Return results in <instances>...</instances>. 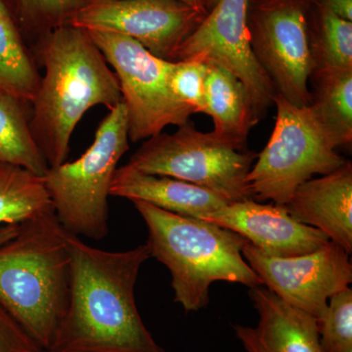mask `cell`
<instances>
[{"label": "cell", "instance_id": "obj_22", "mask_svg": "<svg viewBox=\"0 0 352 352\" xmlns=\"http://www.w3.org/2000/svg\"><path fill=\"white\" fill-rule=\"evenodd\" d=\"M314 6V27H309L314 72L352 69V22Z\"/></svg>", "mask_w": 352, "mask_h": 352}, {"label": "cell", "instance_id": "obj_23", "mask_svg": "<svg viewBox=\"0 0 352 352\" xmlns=\"http://www.w3.org/2000/svg\"><path fill=\"white\" fill-rule=\"evenodd\" d=\"M92 0H13L14 13L25 41L71 24Z\"/></svg>", "mask_w": 352, "mask_h": 352}, {"label": "cell", "instance_id": "obj_1", "mask_svg": "<svg viewBox=\"0 0 352 352\" xmlns=\"http://www.w3.org/2000/svg\"><path fill=\"white\" fill-rule=\"evenodd\" d=\"M71 258L68 307L48 352H166L139 314L135 285L147 244L110 252L67 232Z\"/></svg>", "mask_w": 352, "mask_h": 352}, {"label": "cell", "instance_id": "obj_14", "mask_svg": "<svg viewBox=\"0 0 352 352\" xmlns=\"http://www.w3.org/2000/svg\"><path fill=\"white\" fill-rule=\"evenodd\" d=\"M249 296L258 314V326H233L245 352H324L314 316L285 302L266 287L250 288Z\"/></svg>", "mask_w": 352, "mask_h": 352}, {"label": "cell", "instance_id": "obj_6", "mask_svg": "<svg viewBox=\"0 0 352 352\" xmlns=\"http://www.w3.org/2000/svg\"><path fill=\"white\" fill-rule=\"evenodd\" d=\"M274 105V129L247 182L252 200L286 205L300 184L314 175L332 173L346 160L336 151L310 106L298 107L280 94Z\"/></svg>", "mask_w": 352, "mask_h": 352}, {"label": "cell", "instance_id": "obj_7", "mask_svg": "<svg viewBox=\"0 0 352 352\" xmlns=\"http://www.w3.org/2000/svg\"><path fill=\"white\" fill-rule=\"evenodd\" d=\"M256 157L212 131H198L188 120L175 133L162 132L145 140L129 164L148 175L191 183L235 203L252 199L247 177Z\"/></svg>", "mask_w": 352, "mask_h": 352}, {"label": "cell", "instance_id": "obj_32", "mask_svg": "<svg viewBox=\"0 0 352 352\" xmlns=\"http://www.w3.org/2000/svg\"><path fill=\"white\" fill-rule=\"evenodd\" d=\"M259 1H278V0H259ZM296 1L308 2V3H310L311 0H296Z\"/></svg>", "mask_w": 352, "mask_h": 352}, {"label": "cell", "instance_id": "obj_27", "mask_svg": "<svg viewBox=\"0 0 352 352\" xmlns=\"http://www.w3.org/2000/svg\"><path fill=\"white\" fill-rule=\"evenodd\" d=\"M310 3L324 7L338 17L352 22V0H311Z\"/></svg>", "mask_w": 352, "mask_h": 352}, {"label": "cell", "instance_id": "obj_20", "mask_svg": "<svg viewBox=\"0 0 352 352\" xmlns=\"http://www.w3.org/2000/svg\"><path fill=\"white\" fill-rule=\"evenodd\" d=\"M32 103L0 95V164L44 176L48 166L32 135Z\"/></svg>", "mask_w": 352, "mask_h": 352}, {"label": "cell", "instance_id": "obj_16", "mask_svg": "<svg viewBox=\"0 0 352 352\" xmlns=\"http://www.w3.org/2000/svg\"><path fill=\"white\" fill-rule=\"evenodd\" d=\"M110 196L147 201L168 212L196 219L230 204L210 190L168 176L148 175L129 164L116 170Z\"/></svg>", "mask_w": 352, "mask_h": 352}, {"label": "cell", "instance_id": "obj_19", "mask_svg": "<svg viewBox=\"0 0 352 352\" xmlns=\"http://www.w3.org/2000/svg\"><path fill=\"white\" fill-rule=\"evenodd\" d=\"M310 107L336 147L352 141V69L314 72Z\"/></svg>", "mask_w": 352, "mask_h": 352}, {"label": "cell", "instance_id": "obj_10", "mask_svg": "<svg viewBox=\"0 0 352 352\" xmlns=\"http://www.w3.org/2000/svg\"><path fill=\"white\" fill-rule=\"evenodd\" d=\"M251 0H219L185 39L175 62L201 58L219 65L245 85L258 120L274 105L277 91L251 45L248 12Z\"/></svg>", "mask_w": 352, "mask_h": 352}, {"label": "cell", "instance_id": "obj_26", "mask_svg": "<svg viewBox=\"0 0 352 352\" xmlns=\"http://www.w3.org/2000/svg\"><path fill=\"white\" fill-rule=\"evenodd\" d=\"M41 347L0 305V352H36Z\"/></svg>", "mask_w": 352, "mask_h": 352}, {"label": "cell", "instance_id": "obj_3", "mask_svg": "<svg viewBox=\"0 0 352 352\" xmlns=\"http://www.w3.org/2000/svg\"><path fill=\"white\" fill-rule=\"evenodd\" d=\"M67 231L54 210L19 224L0 245V305L41 349H48L68 307Z\"/></svg>", "mask_w": 352, "mask_h": 352}, {"label": "cell", "instance_id": "obj_5", "mask_svg": "<svg viewBox=\"0 0 352 352\" xmlns=\"http://www.w3.org/2000/svg\"><path fill=\"white\" fill-rule=\"evenodd\" d=\"M129 149L126 111L122 102L102 120L94 143L82 156L48 168L44 183L67 232L92 240L107 236L111 185Z\"/></svg>", "mask_w": 352, "mask_h": 352}, {"label": "cell", "instance_id": "obj_15", "mask_svg": "<svg viewBox=\"0 0 352 352\" xmlns=\"http://www.w3.org/2000/svg\"><path fill=\"white\" fill-rule=\"evenodd\" d=\"M289 214L314 227L351 254L352 251L351 162L300 184L288 203Z\"/></svg>", "mask_w": 352, "mask_h": 352}, {"label": "cell", "instance_id": "obj_30", "mask_svg": "<svg viewBox=\"0 0 352 352\" xmlns=\"http://www.w3.org/2000/svg\"><path fill=\"white\" fill-rule=\"evenodd\" d=\"M14 11L13 0H0V14Z\"/></svg>", "mask_w": 352, "mask_h": 352}, {"label": "cell", "instance_id": "obj_31", "mask_svg": "<svg viewBox=\"0 0 352 352\" xmlns=\"http://www.w3.org/2000/svg\"><path fill=\"white\" fill-rule=\"evenodd\" d=\"M217 1H219V0H201V2H203V6L205 7L207 12L214 8L215 4L217 3Z\"/></svg>", "mask_w": 352, "mask_h": 352}, {"label": "cell", "instance_id": "obj_29", "mask_svg": "<svg viewBox=\"0 0 352 352\" xmlns=\"http://www.w3.org/2000/svg\"><path fill=\"white\" fill-rule=\"evenodd\" d=\"M94 1H98V0H92V2ZM178 1L183 2V3L187 4V6L194 7V8L199 9V10L207 12V10H206L205 7L203 6L201 0H178Z\"/></svg>", "mask_w": 352, "mask_h": 352}, {"label": "cell", "instance_id": "obj_8", "mask_svg": "<svg viewBox=\"0 0 352 352\" xmlns=\"http://www.w3.org/2000/svg\"><path fill=\"white\" fill-rule=\"evenodd\" d=\"M87 32L119 80L129 141L147 140L166 126L188 122L193 111L177 100L168 85L171 62L155 56L129 36Z\"/></svg>", "mask_w": 352, "mask_h": 352}, {"label": "cell", "instance_id": "obj_28", "mask_svg": "<svg viewBox=\"0 0 352 352\" xmlns=\"http://www.w3.org/2000/svg\"><path fill=\"white\" fill-rule=\"evenodd\" d=\"M19 231V224H4L0 226V245L15 237Z\"/></svg>", "mask_w": 352, "mask_h": 352}, {"label": "cell", "instance_id": "obj_12", "mask_svg": "<svg viewBox=\"0 0 352 352\" xmlns=\"http://www.w3.org/2000/svg\"><path fill=\"white\" fill-rule=\"evenodd\" d=\"M207 14L178 0H98L69 25L129 36L155 56L175 62L180 46Z\"/></svg>", "mask_w": 352, "mask_h": 352}, {"label": "cell", "instance_id": "obj_11", "mask_svg": "<svg viewBox=\"0 0 352 352\" xmlns=\"http://www.w3.org/2000/svg\"><path fill=\"white\" fill-rule=\"evenodd\" d=\"M242 254L264 287L317 321L323 318L329 298L352 282L349 254L331 241L316 251L289 258L270 256L249 242Z\"/></svg>", "mask_w": 352, "mask_h": 352}, {"label": "cell", "instance_id": "obj_2", "mask_svg": "<svg viewBox=\"0 0 352 352\" xmlns=\"http://www.w3.org/2000/svg\"><path fill=\"white\" fill-rule=\"evenodd\" d=\"M31 48V47H30ZM44 68L32 102L30 126L50 168L66 162L78 122L94 106L113 110L122 102L119 80L85 30L67 25L32 43Z\"/></svg>", "mask_w": 352, "mask_h": 352}, {"label": "cell", "instance_id": "obj_21", "mask_svg": "<svg viewBox=\"0 0 352 352\" xmlns=\"http://www.w3.org/2000/svg\"><path fill=\"white\" fill-rule=\"evenodd\" d=\"M52 208L43 176L0 164V224H21Z\"/></svg>", "mask_w": 352, "mask_h": 352}, {"label": "cell", "instance_id": "obj_33", "mask_svg": "<svg viewBox=\"0 0 352 352\" xmlns=\"http://www.w3.org/2000/svg\"><path fill=\"white\" fill-rule=\"evenodd\" d=\"M36 352H48L47 351H46V349H39V351H36Z\"/></svg>", "mask_w": 352, "mask_h": 352}, {"label": "cell", "instance_id": "obj_4", "mask_svg": "<svg viewBox=\"0 0 352 352\" xmlns=\"http://www.w3.org/2000/svg\"><path fill=\"white\" fill-rule=\"evenodd\" d=\"M132 203L147 226L146 244L150 256L170 270L175 302L185 311H199L207 307L214 282L242 284L249 288L263 286L243 256L248 243L243 236L147 201Z\"/></svg>", "mask_w": 352, "mask_h": 352}, {"label": "cell", "instance_id": "obj_9", "mask_svg": "<svg viewBox=\"0 0 352 352\" xmlns=\"http://www.w3.org/2000/svg\"><path fill=\"white\" fill-rule=\"evenodd\" d=\"M308 2L250 1L251 45L277 94L298 107L311 103L309 80L315 66L310 45Z\"/></svg>", "mask_w": 352, "mask_h": 352}, {"label": "cell", "instance_id": "obj_17", "mask_svg": "<svg viewBox=\"0 0 352 352\" xmlns=\"http://www.w3.org/2000/svg\"><path fill=\"white\" fill-rule=\"evenodd\" d=\"M208 65L204 113L214 120L215 135L238 147L247 148L250 131L259 122L249 94L230 72L210 62Z\"/></svg>", "mask_w": 352, "mask_h": 352}, {"label": "cell", "instance_id": "obj_24", "mask_svg": "<svg viewBox=\"0 0 352 352\" xmlns=\"http://www.w3.org/2000/svg\"><path fill=\"white\" fill-rule=\"evenodd\" d=\"M317 322L324 352H351L352 289L349 287L331 296L323 318Z\"/></svg>", "mask_w": 352, "mask_h": 352}, {"label": "cell", "instance_id": "obj_13", "mask_svg": "<svg viewBox=\"0 0 352 352\" xmlns=\"http://www.w3.org/2000/svg\"><path fill=\"white\" fill-rule=\"evenodd\" d=\"M201 219L239 234L250 244L277 258L308 254L330 242L318 229L294 219L286 206L252 199L228 204Z\"/></svg>", "mask_w": 352, "mask_h": 352}, {"label": "cell", "instance_id": "obj_18", "mask_svg": "<svg viewBox=\"0 0 352 352\" xmlns=\"http://www.w3.org/2000/svg\"><path fill=\"white\" fill-rule=\"evenodd\" d=\"M41 78L15 13L0 14V95L32 103Z\"/></svg>", "mask_w": 352, "mask_h": 352}, {"label": "cell", "instance_id": "obj_34", "mask_svg": "<svg viewBox=\"0 0 352 352\" xmlns=\"http://www.w3.org/2000/svg\"><path fill=\"white\" fill-rule=\"evenodd\" d=\"M352 352V351H351Z\"/></svg>", "mask_w": 352, "mask_h": 352}, {"label": "cell", "instance_id": "obj_25", "mask_svg": "<svg viewBox=\"0 0 352 352\" xmlns=\"http://www.w3.org/2000/svg\"><path fill=\"white\" fill-rule=\"evenodd\" d=\"M208 71V62L201 58H191L170 64L168 85L171 92L194 113L205 112Z\"/></svg>", "mask_w": 352, "mask_h": 352}]
</instances>
